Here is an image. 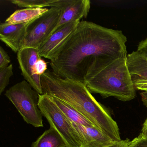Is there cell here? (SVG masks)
I'll return each mask as SVG.
<instances>
[{"label":"cell","mask_w":147,"mask_h":147,"mask_svg":"<svg viewBox=\"0 0 147 147\" xmlns=\"http://www.w3.org/2000/svg\"><path fill=\"white\" fill-rule=\"evenodd\" d=\"M126 42L121 31L80 21L64 47L51 60L52 71L63 79L84 84L87 69L94 60L127 57Z\"/></svg>","instance_id":"obj_1"},{"label":"cell","mask_w":147,"mask_h":147,"mask_svg":"<svg viewBox=\"0 0 147 147\" xmlns=\"http://www.w3.org/2000/svg\"><path fill=\"white\" fill-rule=\"evenodd\" d=\"M41 83L43 94L71 106L113 142L121 141L116 121L94 98L85 84L63 79L49 70L41 76Z\"/></svg>","instance_id":"obj_2"},{"label":"cell","mask_w":147,"mask_h":147,"mask_svg":"<svg viewBox=\"0 0 147 147\" xmlns=\"http://www.w3.org/2000/svg\"><path fill=\"white\" fill-rule=\"evenodd\" d=\"M127 57H104L92 62L84 78V84L90 92L104 98L113 97L123 101L135 98L136 89Z\"/></svg>","instance_id":"obj_3"},{"label":"cell","mask_w":147,"mask_h":147,"mask_svg":"<svg viewBox=\"0 0 147 147\" xmlns=\"http://www.w3.org/2000/svg\"><path fill=\"white\" fill-rule=\"evenodd\" d=\"M39 95L25 80L10 88L5 93L24 120L35 127L43 126V115L38 106Z\"/></svg>","instance_id":"obj_4"},{"label":"cell","mask_w":147,"mask_h":147,"mask_svg":"<svg viewBox=\"0 0 147 147\" xmlns=\"http://www.w3.org/2000/svg\"><path fill=\"white\" fill-rule=\"evenodd\" d=\"M38 106L43 116L63 138L67 147H86L78 131L55 103L53 97L39 94Z\"/></svg>","instance_id":"obj_5"},{"label":"cell","mask_w":147,"mask_h":147,"mask_svg":"<svg viewBox=\"0 0 147 147\" xmlns=\"http://www.w3.org/2000/svg\"><path fill=\"white\" fill-rule=\"evenodd\" d=\"M61 15L60 9L51 7L48 11L28 23L21 49L31 48L38 49L53 34Z\"/></svg>","instance_id":"obj_6"},{"label":"cell","mask_w":147,"mask_h":147,"mask_svg":"<svg viewBox=\"0 0 147 147\" xmlns=\"http://www.w3.org/2000/svg\"><path fill=\"white\" fill-rule=\"evenodd\" d=\"M90 7L89 0H57L55 7L61 10V15L53 34L66 24L86 18Z\"/></svg>","instance_id":"obj_7"},{"label":"cell","mask_w":147,"mask_h":147,"mask_svg":"<svg viewBox=\"0 0 147 147\" xmlns=\"http://www.w3.org/2000/svg\"><path fill=\"white\" fill-rule=\"evenodd\" d=\"M41 58L38 49L31 48L21 49L17 56L20 68L25 80L39 94H43L41 76L36 75L34 72L36 63Z\"/></svg>","instance_id":"obj_8"},{"label":"cell","mask_w":147,"mask_h":147,"mask_svg":"<svg viewBox=\"0 0 147 147\" xmlns=\"http://www.w3.org/2000/svg\"><path fill=\"white\" fill-rule=\"evenodd\" d=\"M80 20L64 25L54 32L38 49L41 57L51 60L64 47L75 31Z\"/></svg>","instance_id":"obj_9"},{"label":"cell","mask_w":147,"mask_h":147,"mask_svg":"<svg viewBox=\"0 0 147 147\" xmlns=\"http://www.w3.org/2000/svg\"><path fill=\"white\" fill-rule=\"evenodd\" d=\"M28 24L2 23L0 24V39L13 51L18 53L21 49Z\"/></svg>","instance_id":"obj_10"},{"label":"cell","mask_w":147,"mask_h":147,"mask_svg":"<svg viewBox=\"0 0 147 147\" xmlns=\"http://www.w3.org/2000/svg\"><path fill=\"white\" fill-rule=\"evenodd\" d=\"M71 123L78 131L86 147H106L114 142L95 127Z\"/></svg>","instance_id":"obj_11"},{"label":"cell","mask_w":147,"mask_h":147,"mask_svg":"<svg viewBox=\"0 0 147 147\" xmlns=\"http://www.w3.org/2000/svg\"><path fill=\"white\" fill-rule=\"evenodd\" d=\"M127 63L132 81L147 80V57L138 51L127 55Z\"/></svg>","instance_id":"obj_12"},{"label":"cell","mask_w":147,"mask_h":147,"mask_svg":"<svg viewBox=\"0 0 147 147\" xmlns=\"http://www.w3.org/2000/svg\"><path fill=\"white\" fill-rule=\"evenodd\" d=\"M47 8H25L17 10L5 22L11 24H27L37 18L49 11Z\"/></svg>","instance_id":"obj_13"},{"label":"cell","mask_w":147,"mask_h":147,"mask_svg":"<svg viewBox=\"0 0 147 147\" xmlns=\"http://www.w3.org/2000/svg\"><path fill=\"white\" fill-rule=\"evenodd\" d=\"M31 147H67L63 138L54 128L50 127L32 143Z\"/></svg>","instance_id":"obj_14"},{"label":"cell","mask_w":147,"mask_h":147,"mask_svg":"<svg viewBox=\"0 0 147 147\" xmlns=\"http://www.w3.org/2000/svg\"><path fill=\"white\" fill-rule=\"evenodd\" d=\"M53 98L57 107L69 121L85 126L95 127L90 121L71 106L58 99Z\"/></svg>","instance_id":"obj_15"},{"label":"cell","mask_w":147,"mask_h":147,"mask_svg":"<svg viewBox=\"0 0 147 147\" xmlns=\"http://www.w3.org/2000/svg\"><path fill=\"white\" fill-rule=\"evenodd\" d=\"M56 0H13L11 2L20 7L42 8L46 7H55Z\"/></svg>","instance_id":"obj_16"},{"label":"cell","mask_w":147,"mask_h":147,"mask_svg":"<svg viewBox=\"0 0 147 147\" xmlns=\"http://www.w3.org/2000/svg\"><path fill=\"white\" fill-rule=\"evenodd\" d=\"M13 65L11 64L6 67L0 69V94L9 84L10 78L13 75Z\"/></svg>","instance_id":"obj_17"},{"label":"cell","mask_w":147,"mask_h":147,"mask_svg":"<svg viewBox=\"0 0 147 147\" xmlns=\"http://www.w3.org/2000/svg\"><path fill=\"white\" fill-rule=\"evenodd\" d=\"M47 69V63L41 58L36 63L34 72L36 75L41 76L46 72Z\"/></svg>","instance_id":"obj_18"},{"label":"cell","mask_w":147,"mask_h":147,"mask_svg":"<svg viewBox=\"0 0 147 147\" xmlns=\"http://www.w3.org/2000/svg\"><path fill=\"white\" fill-rule=\"evenodd\" d=\"M11 63V59L5 51L0 47V69L6 67Z\"/></svg>","instance_id":"obj_19"},{"label":"cell","mask_w":147,"mask_h":147,"mask_svg":"<svg viewBox=\"0 0 147 147\" xmlns=\"http://www.w3.org/2000/svg\"><path fill=\"white\" fill-rule=\"evenodd\" d=\"M129 147H147V140L140 134L130 141Z\"/></svg>","instance_id":"obj_20"},{"label":"cell","mask_w":147,"mask_h":147,"mask_svg":"<svg viewBox=\"0 0 147 147\" xmlns=\"http://www.w3.org/2000/svg\"><path fill=\"white\" fill-rule=\"evenodd\" d=\"M133 82L136 90L147 92V80H133Z\"/></svg>","instance_id":"obj_21"},{"label":"cell","mask_w":147,"mask_h":147,"mask_svg":"<svg viewBox=\"0 0 147 147\" xmlns=\"http://www.w3.org/2000/svg\"><path fill=\"white\" fill-rule=\"evenodd\" d=\"M137 51L142 53L147 57V38L139 43Z\"/></svg>","instance_id":"obj_22"},{"label":"cell","mask_w":147,"mask_h":147,"mask_svg":"<svg viewBox=\"0 0 147 147\" xmlns=\"http://www.w3.org/2000/svg\"><path fill=\"white\" fill-rule=\"evenodd\" d=\"M130 141L129 138L122 140L119 142H114L113 143L106 147H129Z\"/></svg>","instance_id":"obj_23"},{"label":"cell","mask_w":147,"mask_h":147,"mask_svg":"<svg viewBox=\"0 0 147 147\" xmlns=\"http://www.w3.org/2000/svg\"><path fill=\"white\" fill-rule=\"evenodd\" d=\"M140 134L147 140V118L144 121Z\"/></svg>","instance_id":"obj_24"},{"label":"cell","mask_w":147,"mask_h":147,"mask_svg":"<svg viewBox=\"0 0 147 147\" xmlns=\"http://www.w3.org/2000/svg\"><path fill=\"white\" fill-rule=\"evenodd\" d=\"M140 95L143 103L147 107V92H142Z\"/></svg>","instance_id":"obj_25"}]
</instances>
